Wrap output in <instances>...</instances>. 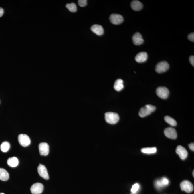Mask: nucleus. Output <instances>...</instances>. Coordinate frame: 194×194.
I'll return each mask as SVG.
<instances>
[{
	"mask_svg": "<svg viewBox=\"0 0 194 194\" xmlns=\"http://www.w3.org/2000/svg\"><path fill=\"white\" fill-rule=\"evenodd\" d=\"M131 5L132 8L135 11L140 10L143 7L142 3L138 1H133L131 2Z\"/></svg>",
	"mask_w": 194,
	"mask_h": 194,
	"instance_id": "dca6fc26",
	"label": "nucleus"
},
{
	"mask_svg": "<svg viewBox=\"0 0 194 194\" xmlns=\"http://www.w3.org/2000/svg\"><path fill=\"white\" fill-rule=\"evenodd\" d=\"M133 43L134 45H140L144 43V40L142 36L139 33H135L132 37Z\"/></svg>",
	"mask_w": 194,
	"mask_h": 194,
	"instance_id": "ddd939ff",
	"label": "nucleus"
},
{
	"mask_svg": "<svg viewBox=\"0 0 194 194\" xmlns=\"http://www.w3.org/2000/svg\"><path fill=\"white\" fill-rule=\"evenodd\" d=\"M111 23L114 25L121 24L123 21V18L122 15L117 14H112L109 17Z\"/></svg>",
	"mask_w": 194,
	"mask_h": 194,
	"instance_id": "1a4fd4ad",
	"label": "nucleus"
},
{
	"mask_svg": "<svg viewBox=\"0 0 194 194\" xmlns=\"http://www.w3.org/2000/svg\"><path fill=\"white\" fill-rule=\"evenodd\" d=\"M66 7L70 12H75L77 11V5H76V4L74 3H72L70 4H66Z\"/></svg>",
	"mask_w": 194,
	"mask_h": 194,
	"instance_id": "5701e85b",
	"label": "nucleus"
},
{
	"mask_svg": "<svg viewBox=\"0 0 194 194\" xmlns=\"http://www.w3.org/2000/svg\"><path fill=\"white\" fill-rule=\"evenodd\" d=\"M37 171L40 176L46 180L49 179V175L46 167L44 165L40 164L37 167Z\"/></svg>",
	"mask_w": 194,
	"mask_h": 194,
	"instance_id": "9d476101",
	"label": "nucleus"
},
{
	"mask_svg": "<svg viewBox=\"0 0 194 194\" xmlns=\"http://www.w3.org/2000/svg\"><path fill=\"white\" fill-rule=\"evenodd\" d=\"M0 194H5L3 193H0Z\"/></svg>",
	"mask_w": 194,
	"mask_h": 194,
	"instance_id": "7c9ffc66",
	"label": "nucleus"
},
{
	"mask_svg": "<svg viewBox=\"0 0 194 194\" xmlns=\"http://www.w3.org/2000/svg\"><path fill=\"white\" fill-rule=\"evenodd\" d=\"M91 31L97 35L101 36L104 34V30L103 27L100 25L95 24L91 26Z\"/></svg>",
	"mask_w": 194,
	"mask_h": 194,
	"instance_id": "2eb2a0df",
	"label": "nucleus"
},
{
	"mask_svg": "<svg viewBox=\"0 0 194 194\" xmlns=\"http://www.w3.org/2000/svg\"><path fill=\"white\" fill-rule=\"evenodd\" d=\"M156 109V107L154 105H146L140 109L139 112V116L141 117H145L154 112Z\"/></svg>",
	"mask_w": 194,
	"mask_h": 194,
	"instance_id": "f257e3e1",
	"label": "nucleus"
},
{
	"mask_svg": "<svg viewBox=\"0 0 194 194\" xmlns=\"http://www.w3.org/2000/svg\"><path fill=\"white\" fill-rule=\"evenodd\" d=\"M131 194H136V193H132Z\"/></svg>",
	"mask_w": 194,
	"mask_h": 194,
	"instance_id": "473e14b6",
	"label": "nucleus"
},
{
	"mask_svg": "<svg viewBox=\"0 0 194 194\" xmlns=\"http://www.w3.org/2000/svg\"><path fill=\"white\" fill-rule=\"evenodd\" d=\"M176 152L180 158L183 160H185L188 156V152L186 149L181 146H178L176 150Z\"/></svg>",
	"mask_w": 194,
	"mask_h": 194,
	"instance_id": "f8f14e48",
	"label": "nucleus"
},
{
	"mask_svg": "<svg viewBox=\"0 0 194 194\" xmlns=\"http://www.w3.org/2000/svg\"><path fill=\"white\" fill-rule=\"evenodd\" d=\"M189 147L190 149H191V150L193 151H194V144L193 143H191V144H189Z\"/></svg>",
	"mask_w": 194,
	"mask_h": 194,
	"instance_id": "c85d7f7f",
	"label": "nucleus"
},
{
	"mask_svg": "<svg viewBox=\"0 0 194 194\" xmlns=\"http://www.w3.org/2000/svg\"><path fill=\"white\" fill-rule=\"evenodd\" d=\"M44 186L41 183H37L33 184L30 188V191L33 194H40L43 192Z\"/></svg>",
	"mask_w": 194,
	"mask_h": 194,
	"instance_id": "6e6552de",
	"label": "nucleus"
},
{
	"mask_svg": "<svg viewBox=\"0 0 194 194\" xmlns=\"http://www.w3.org/2000/svg\"><path fill=\"white\" fill-rule=\"evenodd\" d=\"M160 181L163 187L167 186L169 183V180L166 178H162L161 179H160Z\"/></svg>",
	"mask_w": 194,
	"mask_h": 194,
	"instance_id": "393cba45",
	"label": "nucleus"
},
{
	"mask_svg": "<svg viewBox=\"0 0 194 194\" xmlns=\"http://www.w3.org/2000/svg\"><path fill=\"white\" fill-rule=\"evenodd\" d=\"M189 62L193 66H194V56H191L189 58Z\"/></svg>",
	"mask_w": 194,
	"mask_h": 194,
	"instance_id": "cd10ccee",
	"label": "nucleus"
},
{
	"mask_svg": "<svg viewBox=\"0 0 194 194\" xmlns=\"http://www.w3.org/2000/svg\"><path fill=\"white\" fill-rule=\"evenodd\" d=\"M180 187L182 191L188 193L192 192L193 191L194 187L190 181H184L181 183Z\"/></svg>",
	"mask_w": 194,
	"mask_h": 194,
	"instance_id": "39448f33",
	"label": "nucleus"
},
{
	"mask_svg": "<svg viewBox=\"0 0 194 194\" xmlns=\"http://www.w3.org/2000/svg\"><path fill=\"white\" fill-rule=\"evenodd\" d=\"M4 13V10L2 8L0 7V17H2Z\"/></svg>",
	"mask_w": 194,
	"mask_h": 194,
	"instance_id": "c756f323",
	"label": "nucleus"
},
{
	"mask_svg": "<svg viewBox=\"0 0 194 194\" xmlns=\"http://www.w3.org/2000/svg\"><path fill=\"white\" fill-rule=\"evenodd\" d=\"M165 121L168 123L171 126H177V123L175 120L172 118L171 116H166L164 118Z\"/></svg>",
	"mask_w": 194,
	"mask_h": 194,
	"instance_id": "412c9836",
	"label": "nucleus"
},
{
	"mask_svg": "<svg viewBox=\"0 0 194 194\" xmlns=\"http://www.w3.org/2000/svg\"><path fill=\"white\" fill-rule=\"evenodd\" d=\"M9 174L5 169L0 168V180L5 181L9 179Z\"/></svg>",
	"mask_w": 194,
	"mask_h": 194,
	"instance_id": "a211bd4d",
	"label": "nucleus"
},
{
	"mask_svg": "<svg viewBox=\"0 0 194 194\" xmlns=\"http://www.w3.org/2000/svg\"><path fill=\"white\" fill-rule=\"evenodd\" d=\"M148 58L147 54L145 52H139L136 55L135 60L138 63H141L146 61Z\"/></svg>",
	"mask_w": 194,
	"mask_h": 194,
	"instance_id": "4468645a",
	"label": "nucleus"
},
{
	"mask_svg": "<svg viewBox=\"0 0 194 194\" xmlns=\"http://www.w3.org/2000/svg\"><path fill=\"white\" fill-rule=\"evenodd\" d=\"M188 39L191 41H192V42H194V33H191V34L188 35Z\"/></svg>",
	"mask_w": 194,
	"mask_h": 194,
	"instance_id": "bb28decb",
	"label": "nucleus"
},
{
	"mask_svg": "<svg viewBox=\"0 0 194 194\" xmlns=\"http://www.w3.org/2000/svg\"><path fill=\"white\" fill-rule=\"evenodd\" d=\"M39 149L40 155L41 156H47L49 153V146L47 143H41L39 144Z\"/></svg>",
	"mask_w": 194,
	"mask_h": 194,
	"instance_id": "0eeeda50",
	"label": "nucleus"
},
{
	"mask_svg": "<svg viewBox=\"0 0 194 194\" xmlns=\"http://www.w3.org/2000/svg\"><path fill=\"white\" fill-rule=\"evenodd\" d=\"M7 164L10 167H16L19 165V161L17 158L15 157H10L7 161Z\"/></svg>",
	"mask_w": 194,
	"mask_h": 194,
	"instance_id": "f3484780",
	"label": "nucleus"
},
{
	"mask_svg": "<svg viewBox=\"0 0 194 194\" xmlns=\"http://www.w3.org/2000/svg\"><path fill=\"white\" fill-rule=\"evenodd\" d=\"M156 92L159 98L163 99H167L169 94V90L165 87H158L156 90Z\"/></svg>",
	"mask_w": 194,
	"mask_h": 194,
	"instance_id": "7ed1b4c3",
	"label": "nucleus"
},
{
	"mask_svg": "<svg viewBox=\"0 0 194 194\" xmlns=\"http://www.w3.org/2000/svg\"><path fill=\"white\" fill-rule=\"evenodd\" d=\"M1 149L3 152H6L8 151L10 148V145L7 141H5L2 143L1 145Z\"/></svg>",
	"mask_w": 194,
	"mask_h": 194,
	"instance_id": "aec40b11",
	"label": "nucleus"
},
{
	"mask_svg": "<svg viewBox=\"0 0 194 194\" xmlns=\"http://www.w3.org/2000/svg\"><path fill=\"white\" fill-rule=\"evenodd\" d=\"M114 87L115 90L117 91H120L124 88L123 81L121 79H118L115 81Z\"/></svg>",
	"mask_w": 194,
	"mask_h": 194,
	"instance_id": "6ab92c4d",
	"label": "nucleus"
},
{
	"mask_svg": "<svg viewBox=\"0 0 194 194\" xmlns=\"http://www.w3.org/2000/svg\"><path fill=\"white\" fill-rule=\"evenodd\" d=\"M105 120L108 123L115 124L117 123L120 120L118 114L116 113L108 112L105 114Z\"/></svg>",
	"mask_w": 194,
	"mask_h": 194,
	"instance_id": "f03ea898",
	"label": "nucleus"
},
{
	"mask_svg": "<svg viewBox=\"0 0 194 194\" xmlns=\"http://www.w3.org/2000/svg\"><path fill=\"white\" fill-rule=\"evenodd\" d=\"M18 141L21 145L23 147L29 146L31 143V140L27 134H21L18 136Z\"/></svg>",
	"mask_w": 194,
	"mask_h": 194,
	"instance_id": "20e7f679",
	"label": "nucleus"
},
{
	"mask_svg": "<svg viewBox=\"0 0 194 194\" xmlns=\"http://www.w3.org/2000/svg\"><path fill=\"white\" fill-rule=\"evenodd\" d=\"M169 68V65L167 62L162 61L159 62L156 65V71L157 73H161L167 71Z\"/></svg>",
	"mask_w": 194,
	"mask_h": 194,
	"instance_id": "423d86ee",
	"label": "nucleus"
},
{
	"mask_svg": "<svg viewBox=\"0 0 194 194\" xmlns=\"http://www.w3.org/2000/svg\"><path fill=\"white\" fill-rule=\"evenodd\" d=\"M78 2L79 5L81 7H85L87 5L86 0H79Z\"/></svg>",
	"mask_w": 194,
	"mask_h": 194,
	"instance_id": "a878e982",
	"label": "nucleus"
},
{
	"mask_svg": "<svg viewBox=\"0 0 194 194\" xmlns=\"http://www.w3.org/2000/svg\"><path fill=\"white\" fill-rule=\"evenodd\" d=\"M194 171H193V177H194Z\"/></svg>",
	"mask_w": 194,
	"mask_h": 194,
	"instance_id": "2f4dec72",
	"label": "nucleus"
},
{
	"mask_svg": "<svg viewBox=\"0 0 194 194\" xmlns=\"http://www.w3.org/2000/svg\"><path fill=\"white\" fill-rule=\"evenodd\" d=\"M141 151L144 153L152 154L156 153L157 149L156 147L145 148L141 149Z\"/></svg>",
	"mask_w": 194,
	"mask_h": 194,
	"instance_id": "4be33fe9",
	"label": "nucleus"
},
{
	"mask_svg": "<svg viewBox=\"0 0 194 194\" xmlns=\"http://www.w3.org/2000/svg\"><path fill=\"white\" fill-rule=\"evenodd\" d=\"M164 132L165 135L167 138L173 139H175L177 138L176 130L172 127H168L165 129Z\"/></svg>",
	"mask_w": 194,
	"mask_h": 194,
	"instance_id": "9b49d317",
	"label": "nucleus"
},
{
	"mask_svg": "<svg viewBox=\"0 0 194 194\" xmlns=\"http://www.w3.org/2000/svg\"><path fill=\"white\" fill-rule=\"evenodd\" d=\"M140 188V185L138 183L134 184L132 187L131 191L132 193H136L138 192Z\"/></svg>",
	"mask_w": 194,
	"mask_h": 194,
	"instance_id": "b1692460",
	"label": "nucleus"
}]
</instances>
